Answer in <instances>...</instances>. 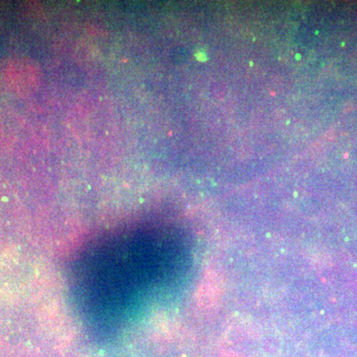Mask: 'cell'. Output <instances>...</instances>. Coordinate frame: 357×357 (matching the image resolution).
<instances>
[{
  "label": "cell",
  "mask_w": 357,
  "mask_h": 357,
  "mask_svg": "<svg viewBox=\"0 0 357 357\" xmlns=\"http://www.w3.org/2000/svg\"><path fill=\"white\" fill-rule=\"evenodd\" d=\"M34 68L21 59L0 63V91L9 95H22L35 83Z\"/></svg>",
  "instance_id": "6da1fadb"
}]
</instances>
